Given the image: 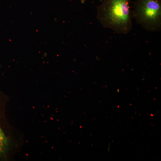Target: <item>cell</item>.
Listing matches in <instances>:
<instances>
[{"label":"cell","mask_w":161,"mask_h":161,"mask_svg":"<svg viewBox=\"0 0 161 161\" xmlns=\"http://www.w3.org/2000/svg\"><path fill=\"white\" fill-rule=\"evenodd\" d=\"M130 0H104L97 8V18L104 26L126 34L132 27Z\"/></svg>","instance_id":"obj_1"},{"label":"cell","mask_w":161,"mask_h":161,"mask_svg":"<svg viewBox=\"0 0 161 161\" xmlns=\"http://www.w3.org/2000/svg\"><path fill=\"white\" fill-rule=\"evenodd\" d=\"M132 17L143 29L149 31L161 29V0H136Z\"/></svg>","instance_id":"obj_2"},{"label":"cell","mask_w":161,"mask_h":161,"mask_svg":"<svg viewBox=\"0 0 161 161\" xmlns=\"http://www.w3.org/2000/svg\"><path fill=\"white\" fill-rule=\"evenodd\" d=\"M5 138L2 131L0 129V147L2 148L4 144Z\"/></svg>","instance_id":"obj_3"},{"label":"cell","mask_w":161,"mask_h":161,"mask_svg":"<svg viewBox=\"0 0 161 161\" xmlns=\"http://www.w3.org/2000/svg\"><path fill=\"white\" fill-rule=\"evenodd\" d=\"M100 1H103L104 0H99Z\"/></svg>","instance_id":"obj_4"}]
</instances>
